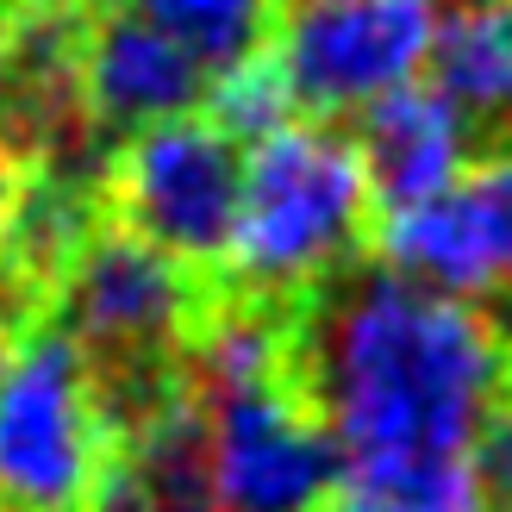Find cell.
Instances as JSON below:
<instances>
[{"instance_id":"1","label":"cell","mask_w":512,"mask_h":512,"mask_svg":"<svg viewBox=\"0 0 512 512\" xmlns=\"http://www.w3.org/2000/svg\"><path fill=\"white\" fill-rule=\"evenodd\" d=\"M288 369L344 463L463 456L512 381V313L356 256L294 300Z\"/></svg>"},{"instance_id":"2","label":"cell","mask_w":512,"mask_h":512,"mask_svg":"<svg viewBox=\"0 0 512 512\" xmlns=\"http://www.w3.org/2000/svg\"><path fill=\"white\" fill-rule=\"evenodd\" d=\"M369 219L375 207L356 138L325 119H294L275 138L250 144L219 281L250 300L294 306L363 256Z\"/></svg>"},{"instance_id":"3","label":"cell","mask_w":512,"mask_h":512,"mask_svg":"<svg viewBox=\"0 0 512 512\" xmlns=\"http://www.w3.org/2000/svg\"><path fill=\"white\" fill-rule=\"evenodd\" d=\"M113 463L100 375L57 325H25L0 369V512H88Z\"/></svg>"},{"instance_id":"4","label":"cell","mask_w":512,"mask_h":512,"mask_svg":"<svg viewBox=\"0 0 512 512\" xmlns=\"http://www.w3.org/2000/svg\"><path fill=\"white\" fill-rule=\"evenodd\" d=\"M213 288V275H194L175 256L100 219L94 238L63 269L57 294L44 306V325H57L100 375L182 369L194 331L213 306Z\"/></svg>"},{"instance_id":"5","label":"cell","mask_w":512,"mask_h":512,"mask_svg":"<svg viewBox=\"0 0 512 512\" xmlns=\"http://www.w3.org/2000/svg\"><path fill=\"white\" fill-rule=\"evenodd\" d=\"M238 188L244 150L207 113H182L113 144L100 169V219L219 281L238 225Z\"/></svg>"},{"instance_id":"6","label":"cell","mask_w":512,"mask_h":512,"mask_svg":"<svg viewBox=\"0 0 512 512\" xmlns=\"http://www.w3.org/2000/svg\"><path fill=\"white\" fill-rule=\"evenodd\" d=\"M438 0H275L269 57L306 119H356L431 57Z\"/></svg>"},{"instance_id":"7","label":"cell","mask_w":512,"mask_h":512,"mask_svg":"<svg viewBox=\"0 0 512 512\" xmlns=\"http://www.w3.org/2000/svg\"><path fill=\"white\" fill-rule=\"evenodd\" d=\"M213 444V512H319L344 475L331 431L294 375L200 394Z\"/></svg>"},{"instance_id":"8","label":"cell","mask_w":512,"mask_h":512,"mask_svg":"<svg viewBox=\"0 0 512 512\" xmlns=\"http://www.w3.org/2000/svg\"><path fill=\"white\" fill-rule=\"evenodd\" d=\"M375 263L450 300L512 294V138L488 144L450 194L375 219Z\"/></svg>"},{"instance_id":"9","label":"cell","mask_w":512,"mask_h":512,"mask_svg":"<svg viewBox=\"0 0 512 512\" xmlns=\"http://www.w3.org/2000/svg\"><path fill=\"white\" fill-rule=\"evenodd\" d=\"M207 82L213 75L125 0H94L75 25V94L107 144L144 132V125L200 113Z\"/></svg>"},{"instance_id":"10","label":"cell","mask_w":512,"mask_h":512,"mask_svg":"<svg viewBox=\"0 0 512 512\" xmlns=\"http://www.w3.org/2000/svg\"><path fill=\"white\" fill-rule=\"evenodd\" d=\"M350 138H356V157H363L375 219L413 213L425 200L450 194L469 175V163L481 157V138L469 132V119L438 88H419V82L369 100L356 113Z\"/></svg>"},{"instance_id":"11","label":"cell","mask_w":512,"mask_h":512,"mask_svg":"<svg viewBox=\"0 0 512 512\" xmlns=\"http://www.w3.org/2000/svg\"><path fill=\"white\" fill-rule=\"evenodd\" d=\"M431 88L488 144L512 138V0H456L431 38Z\"/></svg>"},{"instance_id":"12","label":"cell","mask_w":512,"mask_h":512,"mask_svg":"<svg viewBox=\"0 0 512 512\" xmlns=\"http://www.w3.org/2000/svg\"><path fill=\"white\" fill-rule=\"evenodd\" d=\"M319 512H488L463 456L425 463H344Z\"/></svg>"},{"instance_id":"13","label":"cell","mask_w":512,"mask_h":512,"mask_svg":"<svg viewBox=\"0 0 512 512\" xmlns=\"http://www.w3.org/2000/svg\"><path fill=\"white\" fill-rule=\"evenodd\" d=\"M125 7L169 32L207 75L256 57L275 25V0H125Z\"/></svg>"},{"instance_id":"14","label":"cell","mask_w":512,"mask_h":512,"mask_svg":"<svg viewBox=\"0 0 512 512\" xmlns=\"http://www.w3.org/2000/svg\"><path fill=\"white\" fill-rule=\"evenodd\" d=\"M200 107H207V119H213L238 150L275 138L281 125H294V94H288V82H281L269 44L256 50V57L219 69L213 82H207V100H200Z\"/></svg>"},{"instance_id":"15","label":"cell","mask_w":512,"mask_h":512,"mask_svg":"<svg viewBox=\"0 0 512 512\" xmlns=\"http://www.w3.org/2000/svg\"><path fill=\"white\" fill-rule=\"evenodd\" d=\"M463 463L475 475L481 500H488V512H512V381L494 394L488 413H481L475 438L463 450Z\"/></svg>"},{"instance_id":"16","label":"cell","mask_w":512,"mask_h":512,"mask_svg":"<svg viewBox=\"0 0 512 512\" xmlns=\"http://www.w3.org/2000/svg\"><path fill=\"white\" fill-rule=\"evenodd\" d=\"M13 0H0V113H7V94H13Z\"/></svg>"},{"instance_id":"17","label":"cell","mask_w":512,"mask_h":512,"mask_svg":"<svg viewBox=\"0 0 512 512\" xmlns=\"http://www.w3.org/2000/svg\"><path fill=\"white\" fill-rule=\"evenodd\" d=\"M13 313H7V300H0V369H7V356H13Z\"/></svg>"},{"instance_id":"18","label":"cell","mask_w":512,"mask_h":512,"mask_svg":"<svg viewBox=\"0 0 512 512\" xmlns=\"http://www.w3.org/2000/svg\"><path fill=\"white\" fill-rule=\"evenodd\" d=\"M13 7H94V0H13Z\"/></svg>"}]
</instances>
